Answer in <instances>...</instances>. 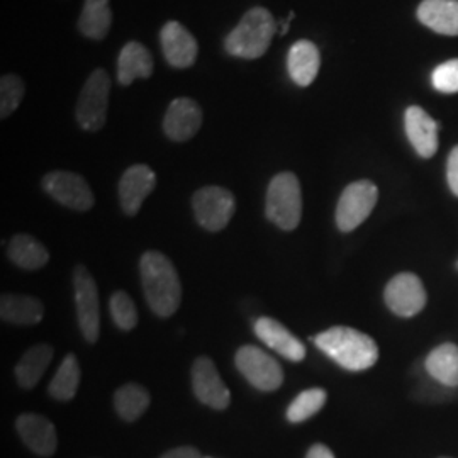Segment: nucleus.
<instances>
[{
    "mask_svg": "<svg viewBox=\"0 0 458 458\" xmlns=\"http://www.w3.org/2000/svg\"><path fill=\"white\" fill-rule=\"evenodd\" d=\"M111 79L106 70L98 68L90 73L83 85L81 98L77 102L75 117L85 131H98L106 126L109 109Z\"/></svg>",
    "mask_w": 458,
    "mask_h": 458,
    "instance_id": "nucleus-5",
    "label": "nucleus"
},
{
    "mask_svg": "<svg viewBox=\"0 0 458 458\" xmlns=\"http://www.w3.org/2000/svg\"><path fill=\"white\" fill-rule=\"evenodd\" d=\"M428 374L438 380L443 386H458V346L454 344H443L437 346L426 359Z\"/></svg>",
    "mask_w": 458,
    "mask_h": 458,
    "instance_id": "nucleus-26",
    "label": "nucleus"
},
{
    "mask_svg": "<svg viewBox=\"0 0 458 458\" xmlns=\"http://www.w3.org/2000/svg\"><path fill=\"white\" fill-rule=\"evenodd\" d=\"M160 458H200V455L194 446H179V448L168 450Z\"/></svg>",
    "mask_w": 458,
    "mask_h": 458,
    "instance_id": "nucleus-34",
    "label": "nucleus"
},
{
    "mask_svg": "<svg viewBox=\"0 0 458 458\" xmlns=\"http://www.w3.org/2000/svg\"><path fill=\"white\" fill-rule=\"evenodd\" d=\"M406 134L420 157L431 158L438 149V124L425 109L411 106L404 117Z\"/></svg>",
    "mask_w": 458,
    "mask_h": 458,
    "instance_id": "nucleus-18",
    "label": "nucleus"
},
{
    "mask_svg": "<svg viewBox=\"0 0 458 458\" xmlns=\"http://www.w3.org/2000/svg\"><path fill=\"white\" fill-rule=\"evenodd\" d=\"M81 384V365L73 353H68L60 369L49 382L48 393L56 401H70L75 397Z\"/></svg>",
    "mask_w": 458,
    "mask_h": 458,
    "instance_id": "nucleus-28",
    "label": "nucleus"
},
{
    "mask_svg": "<svg viewBox=\"0 0 458 458\" xmlns=\"http://www.w3.org/2000/svg\"><path fill=\"white\" fill-rule=\"evenodd\" d=\"M160 43L168 65L185 70L196 64L199 53L197 39L181 22H166L160 31Z\"/></svg>",
    "mask_w": 458,
    "mask_h": 458,
    "instance_id": "nucleus-15",
    "label": "nucleus"
},
{
    "mask_svg": "<svg viewBox=\"0 0 458 458\" xmlns=\"http://www.w3.org/2000/svg\"><path fill=\"white\" fill-rule=\"evenodd\" d=\"M45 316L43 302L33 295L4 294L0 299V318L17 327H33Z\"/></svg>",
    "mask_w": 458,
    "mask_h": 458,
    "instance_id": "nucleus-21",
    "label": "nucleus"
},
{
    "mask_svg": "<svg viewBox=\"0 0 458 458\" xmlns=\"http://www.w3.org/2000/svg\"><path fill=\"white\" fill-rule=\"evenodd\" d=\"M24 82L17 75H4L0 81V117L13 114L24 98Z\"/></svg>",
    "mask_w": 458,
    "mask_h": 458,
    "instance_id": "nucleus-31",
    "label": "nucleus"
},
{
    "mask_svg": "<svg viewBox=\"0 0 458 458\" xmlns=\"http://www.w3.org/2000/svg\"><path fill=\"white\" fill-rule=\"evenodd\" d=\"M314 344L331 360L352 372L367 370L378 360V348L374 338L355 327H329L314 338Z\"/></svg>",
    "mask_w": 458,
    "mask_h": 458,
    "instance_id": "nucleus-2",
    "label": "nucleus"
},
{
    "mask_svg": "<svg viewBox=\"0 0 458 458\" xmlns=\"http://www.w3.org/2000/svg\"><path fill=\"white\" fill-rule=\"evenodd\" d=\"M53 359V346L47 344H34L16 365L17 384L24 389H33L45 376L49 361Z\"/></svg>",
    "mask_w": 458,
    "mask_h": 458,
    "instance_id": "nucleus-25",
    "label": "nucleus"
},
{
    "mask_svg": "<svg viewBox=\"0 0 458 458\" xmlns=\"http://www.w3.org/2000/svg\"><path fill=\"white\" fill-rule=\"evenodd\" d=\"M73 291L77 304V318L85 342L96 344L100 335V308H98V284L92 274L79 265L73 270Z\"/></svg>",
    "mask_w": 458,
    "mask_h": 458,
    "instance_id": "nucleus-9",
    "label": "nucleus"
},
{
    "mask_svg": "<svg viewBox=\"0 0 458 458\" xmlns=\"http://www.w3.org/2000/svg\"><path fill=\"white\" fill-rule=\"evenodd\" d=\"M378 199V189L370 181L350 183L344 191L336 208V225L340 231L350 233L359 228L372 214Z\"/></svg>",
    "mask_w": 458,
    "mask_h": 458,
    "instance_id": "nucleus-8",
    "label": "nucleus"
},
{
    "mask_svg": "<svg viewBox=\"0 0 458 458\" xmlns=\"http://www.w3.org/2000/svg\"><path fill=\"white\" fill-rule=\"evenodd\" d=\"M384 299H386L387 308L394 314H397L401 318H411L425 310V285H423L421 278L416 277L414 274L403 272V274H397L387 284Z\"/></svg>",
    "mask_w": 458,
    "mask_h": 458,
    "instance_id": "nucleus-11",
    "label": "nucleus"
},
{
    "mask_svg": "<svg viewBox=\"0 0 458 458\" xmlns=\"http://www.w3.org/2000/svg\"><path fill=\"white\" fill-rule=\"evenodd\" d=\"M197 223L211 233L226 228L236 211L234 196L225 187H202L192 197Z\"/></svg>",
    "mask_w": 458,
    "mask_h": 458,
    "instance_id": "nucleus-7",
    "label": "nucleus"
},
{
    "mask_svg": "<svg viewBox=\"0 0 458 458\" xmlns=\"http://www.w3.org/2000/svg\"><path fill=\"white\" fill-rule=\"evenodd\" d=\"M418 17L435 33L458 36V0H423Z\"/></svg>",
    "mask_w": 458,
    "mask_h": 458,
    "instance_id": "nucleus-22",
    "label": "nucleus"
},
{
    "mask_svg": "<svg viewBox=\"0 0 458 458\" xmlns=\"http://www.w3.org/2000/svg\"><path fill=\"white\" fill-rule=\"evenodd\" d=\"M202 126V109L192 98H175L164 119V131L172 141L183 143L196 136Z\"/></svg>",
    "mask_w": 458,
    "mask_h": 458,
    "instance_id": "nucleus-14",
    "label": "nucleus"
},
{
    "mask_svg": "<svg viewBox=\"0 0 458 458\" xmlns=\"http://www.w3.org/2000/svg\"><path fill=\"white\" fill-rule=\"evenodd\" d=\"M445 458H446V457H445Z\"/></svg>",
    "mask_w": 458,
    "mask_h": 458,
    "instance_id": "nucleus-37",
    "label": "nucleus"
},
{
    "mask_svg": "<svg viewBox=\"0 0 458 458\" xmlns=\"http://www.w3.org/2000/svg\"><path fill=\"white\" fill-rule=\"evenodd\" d=\"M295 13H291L289 17H287L284 22H280V26H282V28H280V34H282V36H284V34H287V31H289V26H291V21H293Z\"/></svg>",
    "mask_w": 458,
    "mask_h": 458,
    "instance_id": "nucleus-36",
    "label": "nucleus"
},
{
    "mask_svg": "<svg viewBox=\"0 0 458 458\" xmlns=\"http://www.w3.org/2000/svg\"><path fill=\"white\" fill-rule=\"evenodd\" d=\"M7 253H9L11 262L24 270L43 268L49 260V251L47 250V246L24 233L16 234L11 240Z\"/></svg>",
    "mask_w": 458,
    "mask_h": 458,
    "instance_id": "nucleus-24",
    "label": "nucleus"
},
{
    "mask_svg": "<svg viewBox=\"0 0 458 458\" xmlns=\"http://www.w3.org/2000/svg\"><path fill=\"white\" fill-rule=\"evenodd\" d=\"M277 31V22L272 13L265 7H253L226 36L225 48L231 56L257 60L270 48V43Z\"/></svg>",
    "mask_w": 458,
    "mask_h": 458,
    "instance_id": "nucleus-3",
    "label": "nucleus"
},
{
    "mask_svg": "<svg viewBox=\"0 0 458 458\" xmlns=\"http://www.w3.org/2000/svg\"><path fill=\"white\" fill-rule=\"evenodd\" d=\"M319 66H321V55L312 41L301 39L289 49L287 70L291 79L299 87H310L319 73Z\"/></svg>",
    "mask_w": 458,
    "mask_h": 458,
    "instance_id": "nucleus-19",
    "label": "nucleus"
},
{
    "mask_svg": "<svg viewBox=\"0 0 458 458\" xmlns=\"http://www.w3.org/2000/svg\"><path fill=\"white\" fill-rule=\"evenodd\" d=\"M140 270L149 310L160 318L175 314L181 308L182 284L174 263L160 251H147Z\"/></svg>",
    "mask_w": 458,
    "mask_h": 458,
    "instance_id": "nucleus-1",
    "label": "nucleus"
},
{
    "mask_svg": "<svg viewBox=\"0 0 458 458\" xmlns=\"http://www.w3.org/2000/svg\"><path fill=\"white\" fill-rule=\"evenodd\" d=\"M149 393L143 386L134 382L124 384L114 394L115 412L126 423H134L136 420H140L149 408Z\"/></svg>",
    "mask_w": 458,
    "mask_h": 458,
    "instance_id": "nucleus-27",
    "label": "nucleus"
},
{
    "mask_svg": "<svg viewBox=\"0 0 458 458\" xmlns=\"http://www.w3.org/2000/svg\"><path fill=\"white\" fill-rule=\"evenodd\" d=\"M306 458H335V455H333V452L327 448V445L316 443V445H312L311 448H310Z\"/></svg>",
    "mask_w": 458,
    "mask_h": 458,
    "instance_id": "nucleus-35",
    "label": "nucleus"
},
{
    "mask_svg": "<svg viewBox=\"0 0 458 458\" xmlns=\"http://www.w3.org/2000/svg\"><path fill=\"white\" fill-rule=\"evenodd\" d=\"M153 68L155 64L149 49L138 41H130L121 49L117 58V82L128 87L136 79H149Z\"/></svg>",
    "mask_w": 458,
    "mask_h": 458,
    "instance_id": "nucleus-20",
    "label": "nucleus"
},
{
    "mask_svg": "<svg viewBox=\"0 0 458 458\" xmlns=\"http://www.w3.org/2000/svg\"><path fill=\"white\" fill-rule=\"evenodd\" d=\"M16 429L24 445L39 457H51L58 448V435L53 423L41 414L26 412L17 418Z\"/></svg>",
    "mask_w": 458,
    "mask_h": 458,
    "instance_id": "nucleus-16",
    "label": "nucleus"
},
{
    "mask_svg": "<svg viewBox=\"0 0 458 458\" xmlns=\"http://www.w3.org/2000/svg\"><path fill=\"white\" fill-rule=\"evenodd\" d=\"M157 187V175L148 165H132L119 181V202L124 214L134 216Z\"/></svg>",
    "mask_w": 458,
    "mask_h": 458,
    "instance_id": "nucleus-13",
    "label": "nucleus"
},
{
    "mask_svg": "<svg viewBox=\"0 0 458 458\" xmlns=\"http://www.w3.org/2000/svg\"><path fill=\"white\" fill-rule=\"evenodd\" d=\"M109 308H111L113 321L119 329L131 331L138 325V310H136L131 297L124 291H117L113 294Z\"/></svg>",
    "mask_w": 458,
    "mask_h": 458,
    "instance_id": "nucleus-30",
    "label": "nucleus"
},
{
    "mask_svg": "<svg viewBox=\"0 0 458 458\" xmlns=\"http://www.w3.org/2000/svg\"><path fill=\"white\" fill-rule=\"evenodd\" d=\"M255 335L263 344L270 346L278 355L291 361H302L306 359V346L295 338L294 335L272 318H260L255 323Z\"/></svg>",
    "mask_w": 458,
    "mask_h": 458,
    "instance_id": "nucleus-17",
    "label": "nucleus"
},
{
    "mask_svg": "<svg viewBox=\"0 0 458 458\" xmlns=\"http://www.w3.org/2000/svg\"><path fill=\"white\" fill-rule=\"evenodd\" d=\"M446 179L452 192L458 197V147L452 149L448 157V165H446Z\"/></svg>",
    "mask_w": 458,
    "mask_h": 458,
    "instance_id": "nucleus-33",
    "label": "nucleus"
},
{
    "mask_svg": "<svg viewBox=\"0 0 458 458\" xmlns=\"http://www.w3.org/2000/svg\"><path fill=\"white\" fill-rule=\"evenodd\" d=\"M111 0H85L82 14L79 17V31L89 38L102 41L113 26Z\"/></svg>",
    "mask_w": 458,
    "mask_h": 458,
    "instance_id": "nucleus-23",
    "label": "nucleus"
},
{
    "mask_svg": "<svg viewBox=\"0 0 458 458\" xmlns=\"http://www.w3.org/2000/svg\"><path fill=\"white\" fill-rule=\"evenodd\" d=\"M43 189L56 202L73 211H89L96 202L90 185L73 172H51L43 179Z\"/></svg>",
    "mask_w": 458,
    "mask_h": 458,
    "instance_id": "nucleus-10",
    "label": "nucleus"
},
{
    "mask_svg": "<svg viewBox=\"0 0 458 458\" xmlns=\"http://www.w3.org/2000/svg\"><path fill=\"white\" fill-rule=\"evenodd\" d=\"M431 81L435 89L443 94L458 92V60H450L446 64L437 66Z\"/></svg>",
    "mask_w": 458,
    "mask_h": 458,
    "instance_id": "nucleus-32",
    "label": "nucleus"
},
{
    "mask_svg": "<svg viewBox=\"0 0 458 458\" xmlns=\"http://www.w3.org/2000/svg\"><path fill=\"white\" fill-rule=\"evenodd\" d=\"M327 391L318 387L299 394L287 410V420L291 423H302L310 420L323 410V406L327 404Z\"/></svg>",
    "mask_w": 458,
    "mask_h": 458,
    "instance_id": "nucleus-29",
    "label": "nucleus"
},
{
    "mask_svg": "<svg viewBox=\"0 0 458 458\" xmlns=\"http://www.w3.org/2000/svg\"><path fill=\"white\" fill-rule=\"evenodd\" d=\"M265 213L277 228L284 231H293L299 226L302 217V192L294 174L282 172L270 181Z\"/></svg>",
    "mask_w": 458,
    "mask_h": 458,
    "instance_id": "nucleus-4",
    "label": "nucleus"
},
{
    "mask_svg": "<svg viewBox=\"0 0 458 458\" xmlns=\"http://www.w3.org/2000/svg\"><path fill=\"white\" fill-rule=\"evenodd\" d=\"M192 389L197 399L213 410H226L231 403L228 387L219 376L216 363L208 357H199L192 365Z\"/></svg>",
    "mask_w": 458,
    "mask_h": 458,
    "instance_id": "nucleus-12",
    "label": "nucleus"
},
{
    "mask_svg": "<svg viewBox=\"0 0 458 458\" xmlns=\"http://www.w3.org/2000/svg\"><path fill=\"white\" fill-rule=\"evenodd\" d=\"M236 367L259 391H277L284 382V370L274 357L255 344H245L236 352Z\"/></svg>",
    "mask_w": 458,
    "mask_h": 458,
    "instance_id": "nucleus-6",
    "label": "nucleus"
}]
</instances>
